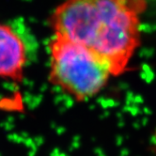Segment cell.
I'll list each match as a JSON object with an SVG mask.
<instances>
[{"label":"cell","instance_id":"1","mask_svg":"<svg viewBox=\"0 0 156 156\" xmlns=\"http://www.w3.org/2000/svg\"><path fill=\"white\" fill-rule=\"evenodd\" d=\"M145 7V0H65L54 9L51 27L96 54L116 77L126 73L141 43Z\"/></svg>","mask_w":156,"mask_h":156},{"label":"cell","instance_id":"2","mask_svg":"<svg viewBox=\"0 0 156 156\" xmlns=\"http://www.w3.org/2000/svg\"><path fill=\"white\" fill-rule=\"evenodd\" d=\"M49 82L77 102L96 96L112 76L109 66L81 44L58 35L48 43Z\"/></svg>","mask_w":156,"mask_h":156},{"label":"cell","instance_id":"3","mask_svg":"<svg viewBox=\"0 0 156 156\" xmlns=\"http://www.w3.org/2000/svg\"><path fill=\"white\" fill-rule=\"evenodd\" d=\"M29 60L27 41L9 24L0 23V79L22 82Z\"/></svg>","mask_w":156,"mask_h":156},{"label":"cell","instance_id":"4","mask_svg":"<svg viewBox=\"0 0 156 156\" xmlns=\"http://www.w3.org/2000/svg\"><path fill=\"white\" fill-rule=\"evenodd\" d=\"M152 143H153V148L155 150V152H156V131L154 132V136H153V140H152Z\"/></svg>","mask_w":156,"mask_h":156},{"label":"cell","instance_id":"5","mask_svg":"<svg viewBox=\"0 0 156 156\" xmlns=\"http://www.w3.org/2000/svg\"><path fill=\"white\" fill-rule=\"evenodd\" d=\"M151 1H152L153 3H155V4H156V0H151Z\"/></svg>","mask_w":156,"mask_h":156}]
</instances>
